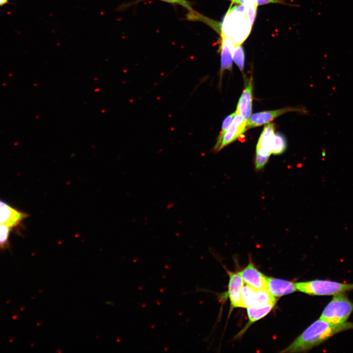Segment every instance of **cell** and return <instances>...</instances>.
<instances>
[{
	"instance_id": "6da1fadb",
	"label": "cell",
	"mask_w": 353,
	"mask_h": 353,
	"mask_svg": "<svg viewBox=\"0 0 353 353\" xmlns=\"http://www.w3.org/2000/svg\"><path fill=\"white\" fill-rule=\"evenodd\" d=\"M353 329V323L341 324L328 323L320 318L313 323L282 353H300L308 351L341 332Z\"/></svg>"
},
{
	"instance_id": "7a4b0ae2",
	"label": "cell",
	"mask_w": 353,
	"mask_h": 353,
	"mask_svg": "<svg viewBox=\"0 0 353 353\" xmlns=\"http://www.w3.org/2000/svg\"><path fill=\"white\" fill-rule=\"evenodd\" d=\"M246 7L245 5L230 7L220 28L221 37L231 40L235 45L242 44L252 29Z\"/></svg>"
},
{
	"instance_id": "3957f363",
	"label": "cell",
	"mask_w": 353,
	"mask_h": 353,
	"mask_svg": "<svg viewBox=\"0 0 353 353\" xmlns=\"http://www.w3.org/2000/svg\"><path fill=\"white\" fill-rule=\"evenodd\" d=\"M333 296L324 309L320 318L334 324L345 323L353 312V302L345 293Z\"/></svg>"
},
{
	"instance_id": "277c9868",
	"label": "cell",
	"mask_w": 353,
	"mask_h": 353,
	"mask_svg": "<svg viewBox=\"0 0 353 353\" xmlns=\"http://www.w3.org/2000/svg\"><path fill=\"white\" fill-rule=\"evenodd\" d=\"M297 289L314 296H334L353 290V283L328 280H313L296 283Z\"/></svg>"
},
{
	"instance_id": "5b68a950",
	"label": "cell",
	"mask_w": 353,
	"mask_h": 353,
	"mask_svg": "<svg viewBox=\"0 0 353 353\" xmlns=\"http://www.w3.org/2000/svg\"><path fill=\"white\" fill-rule=\"evenodd\" d=\"M243 307L276 303L277 300L266 289H255L246 284L242 290Z\"/></svg>"
},
{
	"instance_id": "8992f818",
	"label": "cell",
	"mask_w": 353,
	"mask_h": 353,
	"mask_svg": "<svg viewBox=\"0 0 353 353\" xmlns=\"http://www.w3.org/2000/svg\"><path fill=\"white\" fill-rule=\"evenodd\" d=\"M229 281L227 295L229 298L231 307H242V290L244 281L238 272L227 271Z\"/></svg>"
},
{
	"instance_id": "52a82bcc",
	"label": "cell",
	"mask_w": 353,
	"mask_h": 353,
	"mask_svg": "<svg viewBox=\"0 0 353 353\" xmlns=\"http://www.w3.org/2000/svg\"><path fill=\"white\" fill-rule=\"evenodd\" d=\"M238 273L246 284L255 289L267 290L266 276L258 271L252 263H250Z\"/></svg>"
},
{
	"instance_id": "ba28073f",
	"label": "cell",
	"mask_w": 353,
	"mask_h": 353,
	"mask_svg": "<svg viewBox=\"0 0 353 353\" xmlns=\"http://www.w3.org/2000/svg\"><path fill=\"white\" fill-rule=\"evenodd\" d=\"M274 130L273 124L268 123L264 126L256 146V155L269 157L272 153Z\"/></svg>"
},
{
	"instance_id": "9c48e42d",
	"label": "cell",
	"mask_w": 353,
	"mask_h": 353,
	"mask_svg": "<svg viewBox=\"0 0 353 353\" xmlns=\"http://www.w3.org/2000/svg\"><path fill=\"white\" fill-rule=\"evenodd\" d=\"M246 128L247 121L236 113L223 137L219 151L236 140Z\"/></svg>"
},
{
	"instance_id": "30bf717a",
	"label": "cell",
	"mask_w": 353,
	"mask_h": 353,
	"mask_svg": "<svg viewBox=\"0 0 353 353\" xmlns=\"http://www.w3.org/2000/svg\"><path fill=\"white\" fill-rule=\"evenodd\" d=\"M295 108H283L275 110L265 111L254 113L247 121V127L252 128L267 124L277 117L290 111H295Z\"/></svg>"
},
{
	"instance_id": "8fae6325",
	"label": "cell",
	"mask_w": 353,
	"mask_h": 353,
	"mask_svg": "<svg viewBox=\"0 0 353 353\" xmlns=\"http://www.w3.org/2000/svg\"><path fill=\"white\" fill-rule=\"evenodd\" d=\"M267 290L274 297L280 296L292 293L297 289L296 283L291 281L266 277Z\"/></svg>"
},
{
	"instance_id": "7c38bea8",
	"label": "cell",
	"mask_w": 353,
	"mask_h": 353,
	"mask_svg": "<svg viewBox=\"0 0 353 353\" xmlns=\"http://www.w3.org/2000/svg\"><path fill=\"white\" fill-rule=\"evenodd\" d=\"M27 216L26 213L20 212L0 201V224L6 225L12 227Z\"/></svg>"
},
{
	"instance_id": "4fadbf2b",
	"label": "cell",
	"mask_w": 353,
	"mask_h": 353,
	"mask_svg": "<svg viewBox=\"0 0 353 353\" xmlns=\"http://www.w3.org/2000/svg\"><path fill=\"white\" fill-rule=\"evenodd\" d=\"M252 99V78L243 91L239 100L236 113L247 121L251 115Z\"/></svg>"
},
{
	"instance_id": "5bb4252c",
	"label": "cell",
	"mask_w": 353,
	"mask_h": 353,
	"mask_svg": "<svg viewBox=\"0 0 353 353\" xmlns=\"http://www.w3.org/2000/svg\"><path fill=\"white\" fill-rule=\"evenodd\" d=\"M235 44L230 40L222 37L221 50V72L230 70L232 65V51Z\"/></svg>"
},
{
	"instance_id": "9a60e30c",
	"label": "cell",
	"mask_w": 353,
	"mask_h": 353,
	"mask_svg": "<svg viewBox=\"0 0 353 353\" xmlns=\"http://www.w3.org/2000/svg\"><path fill=\"white\" fill-rule=\"evenodd\" d=\"M146 0H136L134 1L130 2L126 4H122L120 5L117 8V10L121 11L126 9V8L137 4L139 2ZM166 2L174 4H178L185 7L186 9L189 11L188 14V18L190 20H193L197 15L199 14L195 12L191 6V4L187 0H159Z\"/></svg>"
},
{
	"instance_id": "2e32d148",
	"label": "cell",
	"mask_w": 353,
	"mask_h": 353,
	"mask_svg": "<svg viewBox=\"0 0 353 353\" xmlns=\"http://www.w3.org/2000/svg\"><path fill=\"white\" fill-rule=\"evenodd\" d=\"M276 303H269L263 306L247 307V314L250 323H253L263 318L273 308Z\"/></svg>"
},
{
	"instance_id": "e0dca14e",
	"label": "cell",
	"mask_w": 353,
	"mask_h": 353,
	"mask_svg": "<svg viewBox=\"0 0 353 353\" xmlns=\"http://www.w3.org/2000/svg\"><path fill=\"white\" fill-rule=\"evenodd\" d=\"M236 112L230 114L228 116H227L225 120H224L221 130L220 132V134L218 136L217 142L216 143V144L214 146L213 148V150L216 152L219 151V148L222 142V141L223 140V137L227 131V129H228L229 126L231 124L235 115H236Z\"/></svg>"
},
{
	"instance_id": "ac0fdd59",
	"label": "cell",
	"mask_w": 353,
	"mask_h": 353,
	"mask_svg": "<svg viewBox=\"0 0 353 353\" xmlns=\"http://www.w3.org/2000/svg\"><path fill=\"white\" fill-rule=\"evenodd\" d=\"M232 58L241 71L244 69L245 52L242 44L235 45L232 51Z\"/></svg>"
},
{
	"instance_id": "d6986e66",
	"label": "cell",
	"mask_w": 353,
	"mask_h": 353,
	"mask_svg": "<svg viewBox=\"0 0 353 353\" xmlns=\"http://www.w3.org/2000/svg\"><path fill=\"white\" fill-rule=\"evenodd\" d=\"M286 148V142L285 137L280 133L275 134L272 153L279 154L283 153Z\"/></svg>"
},
{
	"instance_id": "ffe728a7",
	"label": "cell",
	"mask_w": 353,
	"mask_h": 353,
	"mask_svg": "<svg viewBox=\"0 0 353 353\" xmlns=\"http://www.w3.org/2000/svg\"><path fill=\"white\" fill-rule=\"evenodd\" d=\"M11 227L4 224H0V249L4 250L8 247V236Z\"/></svg>"
},
{
	"instance_id": "44dd1931",
	"label": "cell",
	"mask_w": 353,
	"mask_h": 353,
	"mask_svg": "<svg viewBox=\"0 0 353 353\" xmlns=\"http://www.w3.org/2000/svg\"><path fill=\"white\" fill-rule=\"evenodd\" d=\"M246 6V13L247 16L250 23L253 25L257 13V6L254 4H251L247 5Z\"/></svg>"
},
{
	"instance_id": "7402d4cb",
	"label": "cell",
	"mask_w": 353,
	"mask_h": 353,
	"mask_svg": "<svg viewBox=\"0 0 353 353\" xmlns=\"http://www.w3.org/2000/svg\"><path fill=\"white\" fill-rule=\"evenodd\" d=\"M283 0H256V4L257 6L264 5L269 3H284Z\"/></svg>"
},
{
	"instance_id": "603a6c76",
	"label": "cell",
	"mask_w": 353,
	"mask_h": 353,
	"mask_svg": "<svg viewBox=\"0 0 353 353\" xmlns=\"http://www.w3.org/2000/svg\"><path fill=\"white\" fill-rule=\"evenodd\" d=\"M8 1L9 0H0V6H3L8 3Z\"/></svg>"
},
{
	"instance_id": "cb8c5ba5",
	"label": "cell",
	"mask_w": 353,
	"mask_h": 353,
	"mask_svg": "<svg viewBox=\"0 0 353 353\" xmlns=\"http://www.w3.org/2000/svg\"><path fill=\"white\" fill-rule=\"evenodd\" d=\"M322 154H323V156H325L326 155V152H323Z\"/></svg>"
}]
</instances>
